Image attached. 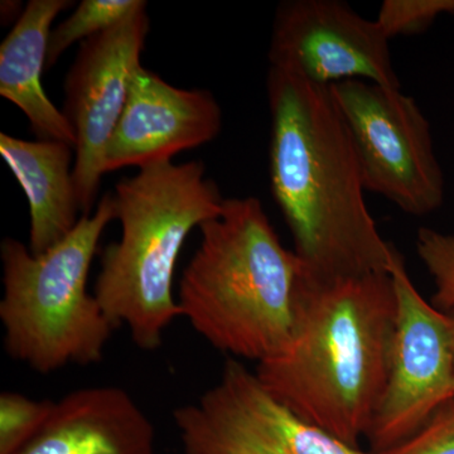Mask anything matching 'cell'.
Wrapping results in <instances>:
<instances>
[{
    "mask_svg": "<svg viewBox=\"0 0 454 454\" xmlns=\"http://www.w3.org/2000/svg\"><path fill=\"white\" fill-rule=\"evenodd\" d=\"M270 190L315 279L390 271L397 253L365 201L354 143L330 88L269 68Z\"/></svg>",
    "mask_w": 454,
    "mask_h": 454,
    "instance_id": "cell-1",
    "label": "cell"
},
{
    "mask_svg": "<svg viewBox=\"0 0 454 454\" xmlns=\"http://www.w3.org/2000/svg\"><path fill=\"white\" fill-rule=\"evenodd\" d=\"M396 309L391 271L333 279L304 271L291 342L256 376L293 413L358 448L387 385Z\"/></svg>",
    "mask_w": 454,
    "mask_h": 454,
    "instance_id": "cell-2",
    "label": "cell"
},
{
    "mask_svg": "<svg viewBox=\"0 0 454 454\" xmlns=\"http://www.w3.org/2000/svg\"><path fill=\"white\" fill-rule=\"evenodd\" d=\"M201 241L179 280L177 303L203 340L232 358L264 363L288 348L304 267L256 197L225 199L200 227Z\"/></svg>",
    "mask_w": 454,
    "mask_h": 454,
    "instance_id": "cell-3",
    "label": "cell"
},
{
    "mask_svg": "<svg viewBox=\"0 0 454 454\" xmlns=\"http://www.w3.org/2000/svg\"><path fill=\"white\" fill-rule=\"evenodd\" d=\"M113 202L121 236L101 254L92 293L116 330L125 325L136 346L155 351L181 317L173 279L182 247L225 199L205 164L191 160L143 167L116 184Z\"/></svg>",
    "mask_w": 454,
    "mask_h": 454,
    "instance_id": "cell-4",
    "label": "cell"
},
{
    "mask_svg": "<svg viewBox=\"0 0 454 454\" xmlns=\"http://www.w3.org/2000/svg\"><path fill=\"white\" fill-rule=\"evenodd\" d=\"M113 220V193L107 192L94 215L80 217L64 240L41 255L16 239H3L0 322L12 360L42 375L103 360L116 328L89 293L88 280Z\"/></svg>",
    "mask_w": 454,
    "mask_h": 454,
    "instance_id": "cell-5",
    "label": "cell"
},
{
    "mask_svg": "<svg viewBox=\"0 0 454 454\" xmlns=\"http://www.w3.org/2000/svg\"><path fill=\"white\" fill-rule=\"evenodd\" d=\"M354 143L366 192L415 217L439 210L446 182L428 119L402 89L348 80L330 86Z\"/></svg>",
    "mask_w": 454,
    "mask_h": 454,
    "instance_id": "cell-6",
    "label": "cell"
},
{
    "mask_svg": "<svg viewBox=\"0 0 454 454\" xmlns=\"http://www.w3.org/2000/svg\"><path fill=\"white\" fill-rule=\"evenodd\" d=\"M390 271L396 324L387 385L366 435L372 453L403 443L454 399L452 317L424 300L399 252Z\"/></svg>",
    "mask_w": 454,
    "mask_h": 454,
    "instance_id": "cell-7",
    "label": "cell"
},
{
    "mask_svg": "<svg viewBox=\"0 0 454 454\" xmlns=\"http://www.w3.org/2000/svg\"><path fill=\"white\" fill-rule=\"evenodd\" d=\"M184 454H375L307 423L230 357L220 380L173 411Z\"/></svg>",
    "mask_w": 454,
    "mask_h": 454,
    "instance_id": "cell-8",
    "label": "cell"
},
{
    "mask_svg": "<svg viewBox=\"0 0 454 454\" xmlns=\"http://www.w3.org/2000/svg\"><path fill=\"white\" fill-rule=\"evenodd\" d=\"M391 38L340 0H288L278 5L269 64L317 86L348 80L402 89Z\"/></svg>",
    "mask_w": 454,
    "mask_h": 454,
    "instance_id": "cell-9",
    "label": "cell"
},
{
    "mask_svg": "<svg viewBox=\"0 0 454 454\" xmlns=\"http://www.w3.org/2000/svg\"><path fill=\"white\" fill-rule=\"evenodd\" d=\"M146 7L82 42L65 80L66 118L76 137L74 181L82 216H90L106 175V152L118 125L148 37Z\"/></svg>",
    "mask_w": 454,
    "mask_h": 454,
    "instance_id": "cell-10",
    "label": "cell"
},
{
    "mask_svg": "<svg viewBox=\"0 0 454 454\" xmlns=\"http://www.w3.org/2000/svg\"><path fill=\"white\" fill-rule=\"evenodd\" d=\"M223 112L208 90L179 89L140 66L106 152V173L172 162L219 137Z\"/></svg>",
    "mask_w": 454,
    "mask_h": 454,
    "instance_id": "cell-11",
    "label": "cell"
},
{
    "mask_svg": "<svg viewBox=\"0 0 454 454\" xmlns=\"http://www.w3.org/2000/svg\"><path fill=\"white\" fill-rule=\"evenodd\" d=\"M17 454H155V430L127 390L83 387L56 400L43 428Z\"/></svg>",
    "mask_w": 454,
    "mask_h": 454,
    "instance_id": "cell-12",
    "label": "cell"
},
{
    "mask_svg": "<svg viewBox=\"0 0 454 454\" xmlns=\"http://www.w3.org/2000/svg\"><path fill=\"white\" fill-rule=\"evenodd\" d=\"M68 0H29L16 25L0 44V95L22 110L40 140L73 146L76 137L62 110L42 85L52 23L70 7Z\"/></svg>",
    "mask_w": 454,
    "mask_h": 454,
    "instance_id": "cell-13",
    "label": "cell"
},
{
    "mask_svg": "<svg viewBox=\"0 0 454 454\" xmlns=\"http://www.w3.org/2000/svg\"><path fill=\"white\" fill-rule=\"evenodd\" d=\"M73 151V146L55 140L31 142L0 134V154L28 200V247L35 255L64 240L80 221Z\"/></svg>",
    "mask_w": 454,
    "mask_h": 454,
    "instance_id": "cell-14",
    "label": "cell"
},
{
    "mask_svg": "<svg viewBox=\"0 0 454 454\" xmlns=\"http://www.w3.org/2000/svg\"><path fill=\"white\" fill-rule=\"evenodd\" d=\"M145 7V0H82L67 20L51 31L47 68L53 67L76 42L113 28Z\"/></svg>",
    "mask_w": 454,
    "mask_h": 454,
    "instance_id": "cell-15",
    "label": "cell"
},
{
    "mask_svg": "<svg viewBox=\"0 0 454 454\" xmlns=\"http://www.w3.org/2000/svg\"><path fill=\"white\" fill-rule=\"evenodd\" d=\"M55 403L3 391L0 395V454H17L25 448L50 419Z\"/></svg>",
    "mask_w": 454,
    "mask_h": 454,
    "instance_id": "cell-16",
    "label": "cell"
},
{
    "mask_svg": "<svg viewBox=\"0 0 454 454\" xmlns=\"http://www.w3.org/2000/svg\"><path fill=\"white\" fill-rule=\"evenodd\" d=\"M417 253L434 280L433 306L450 312L454 309V235L422 227L417 235Z\"/></svg>",
    "mask_w": 454,
    "mask_h": 454,
    "instance_id": "cell-17",
    "label": "cell"
},
{
    "mask_svg": "<svg viewBox=\"0 0 454 454\" xmlns=\"http://www.w3.org/2000/svg\"><path fill=\"white\" fill-rule=\"evenodd\" d=\"M447 8L448 0H387L376 20L390 38L417 35L447 13Z\"/></svg>",
    "mask_w": 454,
    "mask_h": 454,
    "instance_id": "cell-18",
    "label": "cell"
},
{
    "mask_svg": "<svg viewBox=\"0 0 454 454\" xmlns=\"http://www.w3.org/2000/svg\"><path fill=\"white\" fill-rule=\"evenodd\" d=\"M375 454H454V399L411 438Z\"/></svg>",
    "mask_w": 454,
    "mask_h": 454,
    "instance_id": "cell-19",
    "label": "cell"
},
{
    "mask_svg": "<svg viewBox=\"0 0 454 454\" xmlns=\"http://www.w3.org/2000/svg\"><path fill=\"white\" fill-rule=\"evenodd\" d=\"M448 313H450V317H452V319H453V355H454V309L450 310V312H448Z\"/></svg>",
    "mask_w": 454,
    "mask_h": 454,
    "instance_id": "cell-20",
    "label": "cell"
}]
</instances>
